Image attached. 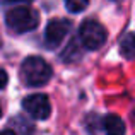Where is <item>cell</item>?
I'll return each instance as SVG.
<instances>
[{
    "mask_svg": "<svg viewBox=\"0 0 135 135\" xmlns=\"http://www.w3.org/2000/svg\"><path fill=\"white\" fill-rule=\"evenodd\" d=\"M21 77L27 86H43L51 79V67L40 56H29L21 65Z\"/></svg>",
    "mask_w": 135,
    "mask_h": 135,
    "instance_id": "6da1fadb",
    "label": "cell"
},
{
    "mask_svg": "<svg viewBox=\"0 0 135 135\" xmlns=\"http://www.w3.org/2000/svg\"><path fill=\"white\" fill-rule=\"evenodd\" d=\"M5 22L16 33H27L40 24V14L31 7H16L7 12Z\"/></svg>",
    "mask_w": 135,
    "mask_h": 135,
    "instance_id": "7a4b0ae2",
    "label": "cell"
},
{
    "mask_svg": "<svg viewBox=\"0 0 135 135\" xmlns=\"http://www.w3.org/2000/svg\"><path fill=\"white\" fill-rule=\"evenodd\" d=\"M108 33L106 29L94 19H87L79 27V40L84 48L87 50H98L104 45Z\"/></svg>",
    "mask_w": 135,
    "mask_h": 135,
    "instance_id": "3957f363",
    "label": "cell"
},
{
    "mask_svg": "<svg viewBox=\"0 0 135 135\" xmlns=\"http://www.w3.org/2000/svg\"><path fill=\"white\" fill-rule=\"evenodd\" d=\"M22 108L26 109L27 115L36 120H46L51 115V104L46 94H31L24 98Z\"/></svg>",
    "mask_w": 135,
    "mask_h": 135,
    "instance_id": "277c9868",
    "label": "cell"
},
{
    "mask_svg": "<svg viewBox=\"0 0 135 135\" xmlns=\"http://www.w3.org/2000/svg\"><path fill=\"white\" fill-rule=\"evenodd\" d=\"M70 22L67 19H51L45 29V41L48 46H56L69 34Z\"/></svg>",
    "mask_w": 135,
    "mask_h": 135,
    "instance_id": "5b68a950",
    "label": "cell"
},
{
    "mask_svg": "<svg viewBox=\"0 0 135 135\" xmlns=\"http://www.w3.org/2000/svg\"><path fill=\"white\" fill-rule=\"evenodd\" d=\"M103 128L109 135H122L125 133V123L118 115H106L103 118Z\"/></svg>",
    "mask_w": 135,
    "mask_h": 135,
    "instance_id": "8992f818",
    "label": "cell"
},
{
    "mask_svg": "<svg viewBox=\"0 0 135 135\" xmlns=\"http://www.w3.org/2000/svg\"><path fill=\"white\" fill-rule=\"evenodd\" d=\"M120 53L128 60L135 58V33H127L122 38V41H120Z\"/></svg>",
    "mask_w": 135,
    "mask_h": 135,
    "instance_id": "52a82bcc",
    "label": "cell"
},
{
    "mask_svg": "<svg viewBox=\"0 0 135 135\" xmlns=\"http://www.w3.org/2000/svg\"><path fill=\"white\" fill-rule=\"evenodd\" d=\"M65 2V7L69 12H74V14H79L89 5V0H63Z\"/></svg>",
    "mask_w": 135,
    "mask_h": 135,
    "instance_id": "ba28073f",
    "label": "cell"
},
{
    "mask_svg": "<svg viewBox=\"0 0 135 135\" xmlns=\"http://www.w3.org/2000/svg\"><path fill=\"white\" fill-rule=\"evenodd\" d=\"M7 80H9V75H7V72L0 69V89H3V87L7 86Z\"/></svg>",
    "mask_w": 135,
    "mask_h": 135,
    "instance_id": "9c48e42d",
    "label": "cell"
},
{
    "mask_svg": "<svg viewBox=\"0 0 135 135\" xmlns=\"http://www.w3.org/2000/svg\"><path fill=\"white\" fill-rule=\"evenodd\" d=\"M9 2H22V3H26V2H33V0H9Z\"/></svg>",
    "mask_w": 135,
    "mask_h": 135,
    "instance_id": "30bf717a",
    "label": "cell"
},
{
    "mask_svg": "<svg viewBox=\"0 0 135 135\" xmlns=\"http://www.w3.org/2000/svg\"><path fill=\"white\" fill-rule=\"evenodd\" d=\"M0 116H2V106H0Z\"/></svg>",
    "mask_w": 135,
    "mask_h": 135,
    "instance_id": "8fae6325",
    "label": "cell"
},
{
    "mask_svg": "<svg viewBox=\"0 0 135 135\" xmlns=\"http://www.w3.org/2000/svg\"><path fill=\"white\" fill-rule=\"evenodd\" d=\"M115 2H123V0H115Z\"/></svg>",
    "mask_w": 135,
    "mask_h": 135,
    "instance_id": "7c38bea8",
    "label": "cell"
}]
</instances>
